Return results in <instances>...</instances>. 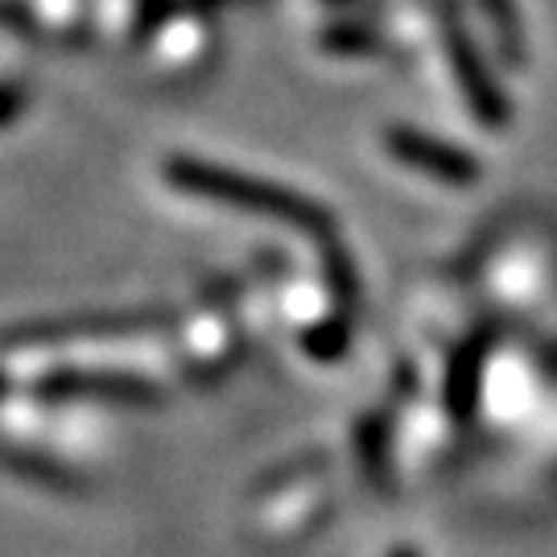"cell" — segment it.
<instances>
[{"mask_svg": "<svg viewBox=\"0 0 557 557\" xmlns=\"http://www.w3.org/2000/svg\"><path fill=\"white\" fill-rule=\"evenodd\" d=\"M170 182L186 190V195H199V199H215L227 202V207H239V211H257V215H269V220H285L294 227H306V232H322L326 227V215L319 207L294 195V190H281V186H269L260 178H244L236 170H223V165H207V161L195 158H178L165 165Z\"/></svg>", "mask_w": 557, "mask_h": 557, "instance_id": "obj_1", "label": "cell"}, {"mask_svg": "<svg viewBox=\"0 0 557 557\" xmlns=\"http://www.w3.org/2000/svg\"><path fill=\"white\" fill-rule=\"evenodd\" d=\"M393 153H397L405 165H413L421 174H434L442 182H455V186H467L475 178V161L467 153H458L455 145H442V140L425 137V133H409V128H397L393 137Z\"/></svg>", "mask_w": 557, "mask_h": 557, "instance_id": "obj_2", "label": "cell"}, {"mask_svg": "<svg viewBox=\"0 0 557 557\" xmlns=\"http://www.w3.org/2000/svg\"><path fill=\"white\" fill-rule=\"evenodd\" d=\"M41 393L54 397H108V400H149L153 388L133 376H75V372H59L41 384Z\"/></svg>", "mask_w": 557, "mask_h": 557, "instance_id": "obj_3", "label": "cell"}, {"mask_svg": "<svg viewBox=\"0 0 557 557\" xmlns=\"http://www.w3.org/2000/svg\"><path fill=\"white\" fill-rule=\"evenodd\" d=\"M21 100H25V87H17V83H0V124L17 116Z\"/></svg>", "mask_w": 557, "mask_h": 557, "instance_id": "obj_4", "label": "cell"}, {"mask_svg": "<svg viewBox=\"0 0 557 557\" xmlns=\"http://www.w3.org/2000/svg\"><path fill=\"white\" fill-rule=\"evenodd\" d=\"M397 557H418V554H397Z\"/></svg>", "mask_w": 557, "mask_h": 557, "instance_id": "obj_5", "label": "cell"}]
</instances>
